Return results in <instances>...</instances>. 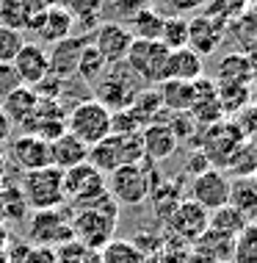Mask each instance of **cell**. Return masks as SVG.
Segmentation results:
<instances>
[{
  "instance_id": "6da1fadb",
  "label": "cell",
  "mask_w": 257,
  "mask_h": 263,
  "mask_svg": "<svg viewBox=\"0 0 257 263\" xmlns=\"http://www.w3.org/2000/svg\"><path fill=\"white\" fill-rule=\"evenodd\" d=\"M69 224H72V238L77 244L100 252L113 241V230L119 224V205L105 194L94 202L75 208V213L69 216Z\"/></svg>"
},
{
  "instance_id": "7a4b0ae2",
  "label": "cell",
  "mask_w": 257,
  "mask_h": 263,
  "mask_svg": "<svg viewBox=\"0 0 257 263\" xmlns=\"http://www.w3.org/2000/svg\"><path fill=\"white\" fill-rule=\"evenodd\" d=\"M163 177L158 172V163L141 158L139 163L130 166H119L116 172H111L105 177V189L108 197L119 208H135V205H144L149 200L155 186H161Z\"/></svg>"
},
{
  "instance_id": "3957f363",
  "label": "cell",
  "mask_w": 257,
  "mask_h": 263,
  "mask_svg": "<svg viewBox=\"0 0 257 263\" xmlns=\"http://www.w3.org/2000/svg\"><path fill=\"white\" fill-rule=\"evenodd\" d=\"M141 89H144V83L127 69L125 61L122 64H108V69L103 72V78L91 86L94 100L103 103L111 114L113 111H127Z\"/></svg>"
},
{
  "instance_id": "277c9868",
  "label": "cell",
  "mask_w": 257,
  "mask_h": 263,
  "mask_svg": "<svg viewBox=\"0 0 257 263\" xmlns=\"http://www.w3.org/2000/svg\"><path fill=\"white\" fill-rule=\"evenodd\" d=\"M19 191L31 211H53L67 202L64 194V172L55 166H45L36 172H23L19 177Z\"/></svg>"
},
{
  "instance_id": "5b68a950",
  "label": "cell",
  "mask_w": 257,
  "mask_h": 263,
  "mask_svg": "<svg viewBox=\"0 0 257 263\" xmlns=\"http://www.w3.org/2000/svg\"><path fill=\"white\" fill-rule=\"evenodd\" d=\"M139 136H108V139H103L100 144L89 147V163L105 177H108L111 172H116L119 166L139 163L141 158H144Z\"/></svg>"
},
{
  "instance_id": "8992f818",
  "label": "cell",
  "mask_w": 257,
  "mask_h": 263,
  "mask_svg": "<svg viewBox=\"0 0 257 263\" xmlns=\"http://www.w3.org/2000/svg\"><path fill=\"white\" fill-rule=\"evenodd\" d=\"M67 133L81 139L86 147H94L111 136V111L97 100H83L67 114Z\"/></svg>"
},
{
  "instance_id": "52a82bcc",
  "label": "cell",
  "mask_w": 257,
  "mask_h": 263,
  "mask_svg": "<svg viewBox=\"0 0 257 263\" xmlns=\"http://www.w3.org/2000/svg\"><path fill=\"white\" fill-rule=\"evenodd\" d=\"M166 59H169V50L161 45V42L133 39L125 64L141 83L158 86V83L163 81V75H166Z\"/></svg>"
},
{
  "instance_id": "ba28073f",
  "label": "cell",
  "mask_w": 257,
  "mask_h": 263,
  "mask_svg": "<svg viewBox=\"0 0 257 263\" xmlns=\"http://www.w3.org/2000/svg\"><path fill=\"white\" fill-rule=\"evenodd\" d=\"M28 241L36 247H47V250H58V247L75 241L69 216L61 208L31 211V236H28Z\"/></svg>"
},
{
  "instance_id": "9c48e42d",
  "label": "cell",
  "mask_w": 257,
  "mask_h": 263,
  "mask_svg": "<svg viewBox=\"0 0 257 263\" xmlns=\"http://www.w3.org/2000/svg\"><path fill=\"white\" fill-rule=\"evenodd\" d=\"M241 144H244V139H241L238 127H235L230 119H224V122H219V125L205 127V133H199L196 150H202L208 155L210 166L219 169V166H227V161L232 158Z\"/></svg>"
},
{
  "instance_id": "30bf717a",
  "label": "cell",
  "mask_w": 257,
  "mask_h": 263,
  "mask_svg": "<svg viewBox=\"0 0 257 263\" xmlns=\"http://www.w3.org/2000/svg\"><path fill=\"white\" fill-rule=\"evenodd\" d=\"M64 194H67L69 202H75V208L94 202L100 197L108 194V189H105V175H100L89 161L81 163V166H75V169H67V172H64Z\"/></svg>"
},
{
  "instance_id": "8fae6325",
  "label": "cell",
  "mask_w": 257,
  "mask_h": 263,
  "mask_svg": "<svg viewBox=\"0 0 257 263\" xmlns=\"http://www.w3.org/2000/svg\"><path fill=\"white\" fill-rule=\"evenodd\" d=\"M89 42L108 64H122L127 59L130 45H133V33L127 31V25L111 20V23H100L94 31L89 33Z\"/></svg>"
},
{
  "instance_id": "7c38bea8",
  "label": "cell",
  "mask_w": 257,
  "mask_h": 263,
  "mask_svg": "<svg viewBox=\"0 0 257 263\" xmlns=\"http://www.w3.org/2000/svg\"><path fill=\"white\" fill-rule=\"evenodd\" d=\"M191 202H196L208 213L219 211L221 205L230 202V177L221 169H208L205 175L194 177L191 180Z\"/></svg>"
},
{
  "instance_id": "4fadbf2b",
  "label": "cell",
  "mask_w": 257,
  "mask_h": 263,
  "mask_svg": "<svg viewBox=\"0 0 257 263\" xmlns=\"http://www.w3.org/2000/svg\"><path fill=\"white\" fill-rule=\"evenodd\" d=\"M169 230L174 233L180 241H188V244H196L199 238L205 236V230L210 227V213L205 208H199L196 202L183 200L174 208V213L166 219Z\"/></svg>"
},
{
  "instance_id": "5bb4252c",
  "label": "cell",
  "mask_w": 257,
  "mask_h": 263,
  "mask_svg": "<svg viewBox=\"0 0 257 263\" xmlns=\"http://www.w3.org/2000/svg\"><path fill=\"white\" fill-rule=\"evenodd\" d=\"M23 133H31V136H39L45 141L58 139L61 133H67V111L58 100H42L36 111L31 114V119L23 125Z\"/></svg>"
},
{
  "instance_id": "9a60e30c",
  "label": "cell",
  "mask_w": 257,
  "mask_h": 263,
  "mask_svg": "<svg viewBox=\"0 0 257 263\" xmlns=\"http://www.w3.org/2000/svg\"><path fill=\"white\" fill-rule=\"evenodd\" d=\"M224 36H227V23H221L216 17H208L205 11L188 20V47L194 53H199L202 59L216 53Z\"/></svg>"
},
{
  "instance_id": "2e32d148",
  "label": "cell",
  "mask_w": 257,
  "mask_h": 263,
  "mask_svg": "<svg viewBox=\"0 0 257 263\" xmlns=\"http://www.w3.org/2000/svg\"><path fill=\"white\" fill-rule=\"evenodd\" d=\"M188 114L196 119L199 127H210V125L224 122V111H221V103H219V91H216V83H213L210 78H199V81L194 83V97H191Z\"/></svg>"
},
{
  "instance_id": "e0dca14e",
  "label": "cell",
  "mask_w": 257,
  "mask_h": 263,
  "mask_svg": "<svg viewBox=\"0 0 257 263\" xmlns=\"http://www.w3.org/2000/svg\"><path fill=\"white\" fill-rule=\"evenodd\" d=\"M11 161L17 163L23 172H36V169L53 166L50 163V141L31 136V133H19L11 141Z\"/></svg>"
},
{
  "instance_id": "ac0fdd59",
  "label": "cell",
  "mask_w": 257,
  "mask_h": 263,
  "mask_svg": "<svg viewBox=\"0 0 257 263\" xmlns=\"http://www.w3.org/2000/svg\"><path fill=\"white\" fill-rule=\"evenodd\" d=\"M14 69H17L19 81H23V86H36L42 83L45 78L50 75V59H47V50L39 45V42H25L23 50L17 53V59L11 64Z\"/></svg>"
},
{
  "instance_id": "d6986e66",
  "label": "cell",
  "mask_w": 257,
  "mask_h": 263,
  "mask_svg": "<svg viewBox=\"0 0 257 263\" xmlns=\"http://www.w3.org/2000/svg\"><path fill=\"white\" fill-rule=\"evenodd\" d=\"M89 45V36H69L64 42H55L53 50L47 53L50 59V75L61 78V81H69L77 72V59H81L83 47Z\"/></svg>"
},
{
  "instance_id": "ffe728a7",
  "label": "cell",
  "mask_w": 257,
  "mask_h": 263,
  "mask_svg": "<svg viewBox=\"0 0 257 263\" xmlns=\"http://www.w3.org/2000/svg\"><path fill=\"white\" fill-rule=\"evenodd\" d=\"M216 86H252L254 83V67L246 53L235 50L221 55L216 64Z\"/></svg>"
},
{
  "instance_id": "44dd1931",
  "label": "cell",
  "mask_w": 257,
  "mask_h": 263,
  "mask_svg": "<svg viewBox=\"0 0 257 263\" xmlns=\"http://www.w3.org/2000/svg\"><path fill=\"white\" fill-rule=\"evenodd\" d=\"M33 31H36V36L42 42L55 45V42H64V39L72 36L75 20H72V14L64 9V6H47L45 14L33 23Z\"/></svg>"
},
{
  "instance_id": "7402d4cb",
  "label": "cell",
  "mask_w": 257,
  "mask_h": 263,
  "mask_svg": "<svg viewBox=\"0 0 257 263\" xmlns=\"http://www.w3.org/2000/svg\"><path fill=\"white\" fill-rule=\"evenodd\" d=\"M141 150H144V158L158 163V161H166L169 155H174L177 144L180 141L174 139V133L169 130L166 122H152L141 130Z\"/></svg>"
},
{
  "instance_id": "603a6c76",
  "label": "cell",
  "mask_w": 257,
  "mask_h": 263,
  "mask_svg": "<svg viewBox=\"0 0 257 263\" xmlns=\"http://www.w3.org/2000/svg\"><path fill=\"white\" fill-rule=\"evenodd\" d=\"M199 78H205V61H202V55H199V53H194L191 47H183V50H171L169 53L163 81L196 83Z\"/></svg>"
},
{
  "instance_id": "cb8c5ba5",
  "label": "cell",
  "mask_w": 257,
  "mask_h": 263,
  "mask_svg": "<svg viewBox=\"0 0 257 263\" xmlns=\"http://www.w3.org/2000/svg\"><path fill=\"white\" fill-rule=\"evenodd\" d=\"M86 161H89V147L81 139H75L72 133H61L58 139L50 141V163L61 172L81 166Z\"/></svg>"
},
{
  "instance_id": "d4e9b609",
  "label": "cell",
  "mask_w": 257,
  "mask_h": 263,
  "mask_svg": "<svg viewBox=\"0 0 257 263\" xmlns=\"http://www.w3.org/2000/svg\"><path fill=\"white\" fill-rule=\"evenodd\" d=\"M127 111H130L133 119L141 125V130H144L147 125H152V122H163V119H166V108H163L161 95H158V89H155V86H144V89H141Z\"/></svg>"
},
{
  "instance_id": "484cf974",
  "label": "cell",
  "mask_w": 257,
  "mask_h": 263,
  "mask_svg": "<svg viewBox=\"0 0 257 263\" xmlns=\"http://www.w3.org/2000/svg\"><path fill=\"white\" fill-rule=\"evenodd\" d=\"M36 105H39L36 91H33L31 86H19L17 91H11V95L0 103V108L6 111V117L14 122V127H17V125L23 127L28 119H31V114L36 111Z\"/></svg>"
},
{
  "instance_id": "4316f807",
  "label": "cell",
  "mask_w": 257,
  "mask_h": 263,
  "mask_svg": "<svg viewBox=\"0 0 257 263\" xmlns=\"http://www.w3.org/2000/svg\"><path fill=\"white\" fill-rule=\"evenodd\" d=\"M230 205L238 208L249 222L257 219V177H232L230 180Z\"/></svg>"
},
{
  "instance_id": "83f0119b",
  "label": "cell",
  "mask_w": 257,
  "mask_h": 263,
  "mask_svg": "<svg viewBox=\"0 0 257 263\" xmlns=\"http://www.w3.org/2000/svg\"><path fill=\"white\" fill-rule=\"evenodd\" d=\"M6 263H58L55 260V250H47V247H36L31 241L23 238H11L9 247L3 252Z\"/></svg>"
},
{
  "instance_id": "f1b7e54d",
  "label": "cell",
  "mask_w": 257,
  "mask_h": 263,
  "mask_svg": "<svg viewBox=\"0 0 257 263\" xmlns=\"http://www.w3.org/2000/svg\"><path fill=\"white\" fill-rule=\"evenodd\" d=\"M163 20H166V14H161L155 6H149V9H141L139 14H133L127 20V31L133 33V39L158 42L163 31Z\"/></svg>"
},
{
  "instance_id": "f546056e",
  "label": "cell",
  "mask_w": 257,
  "mask_h": 263,
  "mask_svg": "<svg viewBox=\"0 0 257 263\" xmlns=\"http://www.w3.org/2000/svg\"><path fill=\"white\" fill-rule=\"evenodd\" d=\"M196 250L205 252L213 263H232V255H235V238L224 236V233H216V230H205V236L196 241Z\"/></svg>"
},
{
  "instance_id": "4dcf8cb0",
  "label": "cell",
  "mask_w": 257,
  "mask_h": 263,
  "mask_svg": "<svg viewBox=\"0 0 257 263\" xmlns=\"http://www.w3.org/2000/svg\"><path fill=\"white\" fill-rule=\"evenodd\" d=\"M163 108L177 114V111H188L191 108V97H194V83H183V81H161L158 86Z\"/></svg>"
},
{
  "instance_id": "1f68e13d",
  "label": "cell",
  "mask_w": 257,
  "mask_h": 263,
  "mask_svg": "<svg viewBox=\"0 0 257 263\" xmlns=\"http://www.w3.org/2000/svg\"><path fill=\"white\" fill-rule=\"evenodd\" d=\"M64 9L72 14L75 28L81 33H89L100 25V14H103V0H67Z\"/></svg>"
},
{
  "instance_id": "d6a6232c",
  "label": "cell",
  "mask_w": 257,
  "mask_h": 263,
  "mask_svg": "<svg viewBox=\"0 0 257 263\" xmlns=\"http://www.w3.org/2000/svg\"><path fill=\"white\" fill-rule=\"evenodd\" d=\"M246 224H249V219L238 208H232L230 202L210 213V230L224 233V236H230V238H238L241 233L246 230Z\"/></svg>"
},
{
  "instance_id": "836d02e7",
  "label": "cell",
  "mask_w": 257,
  "mask_h": 263,
  "mask_svg": "<svg viewBox=\"0 0 257 263\" xmlns=\"http://www.w3.org/2000/svg\"><path fill=\"white\" fill-rule=\"evenodd\" d=\"M158 42L169 53L188 47V17H183V14H171V17H166L163 20V31H161Z\"/></svg>"
},
{
  "instance_id": "e575fe53",
  "label": "cell",
  "mask_w": 257,
  "mask_h": 263,
  "mask_svg": "<svg viewBox=\"0 0 257 263\" xmlns=\"http://www.w3.org/2000/svg\"><path fill=\"white\" fill-rule=\"evenodd\" d=\"M216 91H219V103H221V111H224V119H232L246 105H252V86H216Z\"/></svg>"
},
{
  "instance_id": "d590c367",
  "label": "cell",
  "mask_w": 257,
  "mask_h": 263,
  "mask_svg": "<svg viewBox=\"0 0 257 263\" xmlns=\"http://www.w3.org/2000/svg\"><path fill=\"white\" fill-rule=\"evenodd\" d=\"M31 213L28 208L23 191H19L17 183H3V208H0V222H23V219Z\"/></svg>"
},
{
  "instance_id": "8d00e7d4",
  "label": "cell",
  "mask_w": 257,
  "mask_h": 263,
  "mask_svg": "<svg viewBox=\"0 0 257 263\" xmlns=\"http://www.w3.org/2000/svg\"><path fill=\"white\" fill-rule=\"evenodd\" d=\"M108 69V61L100 55L94 47H91V42L83 47V53H81V59H77V78H81L83 83H89V86H94V83L103 78V72Z\"/></svg>"
},
{
  "instance_id": "74e56055",
  "label": "cell",
  "mask_w": 257,
  "mask_h": 263,
  "mask_svg": "<svg viewBox=\"0 0 257 263\" xmlns=\"http://www.w3.org/2000/svg\"><path fill=\"white\" fill-rule=\"evenodd\" d=\"M100 260L103 263H144L147 258L141 255V250L133 244V241L113 238L108 247L100 250Z\"/></svg>"
},
{
  "instance_id": "f35d334b",
  "label": "cell",
  "mask_w": 257,
  "mask_h": 263,
  "mask_svg": "<svg viewBox=\"0 0 257 263\" xmlns=\"http://www.w3.org/2000/svg\"><path fill=\"white\" fill-rule=\"evenodd\" d=\"M227 172L232 177H254L257 175V150L249 141H244V144L235 150L232 158L227 161Z\"/></svg>"
},
{
  "instance_id": "ab89813d",
  "label": "cell",
  "mask_w": 257,
  "mask_h": 263,
  "mask_svg": "<svg viewBox=\"0 0 257 263\" xmlns=\"http://www.w3.org/2000/svg\"><path fill=\"white\" fill-rule=\"evenodd\" d=\"M163 122L169 125V130L174 133V139H177V141H191V144L196 147L202 127L196 125V119L191 117L188 111H177V114H171L169 119H163Z\"/></svg>"
},
{
  "instance_id": "60d3db41",
  "label": "cell",
  "mask_w": 257,
  "mask_h": 263,
  "mask_svg": "<svg viewBox=\"0 0 257 263\" xmlns=\"http://www.w3.org/2000/svg\"><path fill=\"white\" fill-rule=\"evenodd\" d=\"M232 263H257V219L246 224V230L235 238Z\"/></svg>"
},
{
  "instance_id": "b9f144b4",
  "label": "cell",
  "mask_w": 257,
  "mask_h": 263,
  "mask_svg": "<svg viewBox=\"0 0 257 263\" xmlns=\"http://www.w3.org/2000/svg\"><path fill=\"white\" fill-rule=\"evenodd\" d=\"M205 9H208L205 11L208 17H216V20H221V23L230 25L232 20H238L241 14L249 9V0H208Z\"/></svg>"
},
{
  "instance_id": "7bdbcfd3",
  "label": "cell",
  "mask_w": 257,
  "mask_h": 263,
  "mask_svg": "<svg viewBox=\"0 0 257 263\" xmlns=\"http://www.w3.org/2000/svg\"><path fill=\"white\" fill-rule=\"evenodd\" d=\"M55 260L58 263H103L97 250H89V247L77 244V241H69V244L58 247L55 250Z\"/></svg>"
},
{
  "instance_id": "ee69618b",
  "label": "cell",
  "mask_w": 257,
  "mask_h": 263,
  "mask_svg": "<svg viewBox=\"0 0 257 263\" xmlns=\"http://www.w3.org/2000/svg\"><path fill=\"white\" fill-rule=\"evenodd\" d=\"M23 45H25L23 31L9 28V25H0V64H14L17 53L23 50Z\"/></svg>"
},
{
  "instance_id": "f6af8a7d",
  "label": "cell",
  "mask_w": 257,
  "mask_h": 263,
  "mask_svg": "<svg viewBox=\"0 0 257 263\" xmlns=\"http://www.w3.org/2000/svg\"><path fill=\"white\" fill-rule=\"evenodd\" d=\"M230 122L238 127L241 139L249 141V139H257V105H246L241 114H235Z\"/></svg>"
},
{
  "instance_id": "bcb514c9",
  "label": "cell",
  "mask_w": 257,
  "mask_h": 263,
  "mask_svg": "<svg viewBox=\"0 0 257 263\" xmlns=\"http://www.w3.org/2000/svg\"><path fill=\"white\" fill-rule=\"evenodd\" d=\"M141 125L133 119L130 111H113L111 114V136H139Z\"/></svg>"
},
{
  "instance_id": "7dc6e473",
  "label": "cell",
  "mask_w": 257,
  "mask_h": 263,
  "mask_svg": "<svg viewBox=\"0 0 257 263\" xmlns=\"http://www.w3.org/2000/svg\"><path fill=\"white\" fill-rule=\"evenodd\" d=\"M19 86H23V81H19L17 69H14L11 64H0V103H3L11 91H17Z\"/></svg>"
},
{
  "instance_id": "c3c4849f",
  "label": "cell",
  "mask_w": 257,
  "mask_h": 263,
  "mask_svg": "<svg viewBox=\"0 0 257 263\" xmlns=\"http://www.w3.org/2000/svg\"><path fill=\"white\" fill-rule=\"evenodd\" d=\"M152 0H111V9L119 14V17H127L130 20L133 14H139L141 9H149Z\"/></svg>"
},
{
  "instance_id": "681fc988",
  "label": "cell",
  "mask_w": 257,
  "mask_h": 263,
  "mask_svg": "<svg viewBox=\"0 0 257 263\" xmlns=\"http://www.w3.org/2000/svg\"><path fill=\"white\" fill-rule=\"evenodd\" d=\"M208 169H213L210 161H208V155H205L202 150H194V153H191L188 163H185V175H188L191 180H194V177H199V175H205Z\"/></svg>"
},
{
  "instance_id": "f907efd6",
  "label": "cell",
  "mask_w": 257,
  "mask_h": 263,
  "mask_svg": "<svg viewBox=\"0 0 257 263\" xmlns=\"http://www.w3.org/2000/svg\"><path fill=\"white\" fill-rule=\"evenodd\" d=\"M169 3H171V9H174L177 14H183V11L205 9V6H208V0H169Z\"/></svg>"
},
{
  "instance_id": "816d5d0a",
  "label": "cell",
  "mask_w": 257,
  "mask_h": 263,
  "mask_svg": "<svg viewBox=\"0 0 257 263\" xmlns=\"http://www.w3.org/2000/svg\"><path fill=\"white\" fill-rule=\"evenodd\" d=\"M11 133H14V122L6 117V111L0 108V147L11 141Z\"/></svg>"
},
{
  "instance_id": "f5cc1de1",
  "label": "cell",
  "mask_w": 257,
  "mask_h": 263,
  "mask_svg": "<svg viewBox=\"0 0 257 263\" xmlns=\"http://www.w3.org/2000/svg\"><path fill=\"white\" fill-rule=\"evenodd\" d=\"M6 175H9V158H6V153L0 150V183L6 180Z\"/></svg>"
},
{
  "instance_id": "db71d44e",
  "label": "cell",
  "mask_w": 257,
  "mask_h": 263,
  "mask_svg": "<svg viewBox=\"0 0 257 263\" xmlns=\"http://www.w3.org/2000/svg\"><path fill=\"white\" fill-rule=\"evenodd\" d=\"M9 241H11V236H9V230H6L3 224H0V255L6 252V247H9Z\"/></svg>"
},
{
  "instance_id": "11a10c76",
  "label": "cell",
  "mask_w": 257,
  "mask_h": 263,
  "mask_svg": "<svg viewBox=\"0 0 257 263\" xmlns=\"http://www.w3.org/2000/svg\"><path fill=\"white\" fill-rule=\"evenodd\" d=\"M252 105H257V83H252Z\"/></svg>"
},
{
  "instance_id": "9f6ffc18",
  "label": "cell",
  "mask_w": 257,
  "mask_h": 263,
  "mask_svg": "<svg viewBox=\"0 0 257 263\" xmlns=\"http://www.w3.org/2000/svg\"><path fill=\"white\" fill-rule=\"evenodd\" d=\"M246 55H249V59H254V61H257V42H254V47H252V53H246Z\"/></svg>"
},
{
  "instance_id": "6f0895ef",
  "label": "cell",
  "mask_w": 257,
  "mask_h": 263,
  "mask_svg": "<svg viewBox=\"0 0 257 263\" xmlns=\"http://www.w3.org/2000/svg\"><path fill=\"white\" fill-rule=\"evenodd\" d=\"M0 208H3V183H0Z\"/></svg>"
},
{
  "instance_id": "680465c9",
  "label": "cell",
  "mask_w": 257,
  "mask_h": 263,
  "mask_svg": "<svg viewBox=\"0 0 257 263\" xmlns=\"http://www.w3.org/2000/svg\"><path fill=\"white\" fill-rule=\"evenodd\" d=\"M249 3H252V0H249Z\"/></svg>"
}]
</instances>
